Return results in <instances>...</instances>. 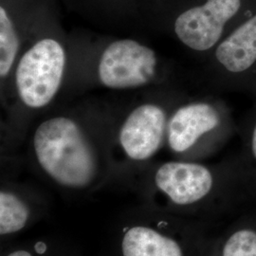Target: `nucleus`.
Listing matches in <instances>:
<instances>
[{
    "instance_id": "13",
    "label": "nucleus",
    "mask_w": 256,
    "mask_h": 256,
    "mask_svg": "<svg viewBox=\"0 0 256 256\" xmlns=\"http://www.w3.org/2000/svg\"><path fill=\"white\" fill-rule=\"evenodd\" d=\"M7 256H34L30 252L25 250H14Z\"/></svg>"
},
{
    "instance_id": "6",
    "label": "nucleus",
    "mask_w": 256,
    "mask_h": 256,
    "mask_svg": "<svg viewBox=\"0 0 256 256\" xmlns=\"http://www.w3.org/2000/svg\"><path fill=\"white\" fill-rule=\"evenodd\" d=\"M155 183L174 203L188 205L200 202L210 192L212 176L202 165L171 162L158 169Z\"/></svg>"
},
{
    "instance_id": "10",
    "label": "nucleus",
    "mask_w": 256,
    "mask_h": 256,
    "mask_svg": "<svg viewBox=\"0 0 256 256\" xmlns=\"http://www.w3.org/2000/svg\"><path fill=\"white\" fill-rule=\"evenodd\" d=\"M30 210L27 204L14 192H0V234H16L27 225Z\"/></svg>"
},
{
    "instance_id": "2",
    "label": "nucleus",
    "mask_w": 256,
    "mask_h": 256,
    "mask_svg": "<svg viewBox=\"0 0 256 256\" xmlns=\"http://www.w3.org/2000/svg\"><path fill=\"white\" fill-rule=\"evenodd\" d=\"M66 66L62 45L45 38L32 46L19 61L16 82L19 97L27 106L40 108L54 98Z\"/></svg>"
},
{
    "instance_id": "4",
    "label": "nucleus",
    "mask_w": 256,
    "mask_h": 256,
    "mask_svg": "<svg viewBox=\"0 0 256 256\" xmlns=\"http://www.w3.org/2000/svg\"><path fill=\"white\" fill-rule=\"evenodd\" d=\"M240 6V0H207L176 18V34L192 50H207L220 40L224 26L236 14Z\"/></svg>"
},
{
    "instance_id": "14",
    "label": "nucleus",
    "mask_w": 256,
    "mask_h": 256,
    "mask_svg": "<svg viewBox=\"0 0 256 256\" xmlns=\"http://www.w3.org/2000/svg\"><path fill=\"white\" fill-rule=\"evenodd\" d=\"M252 152L256 158V128L254 132V136H252Z\"/></svg>"
},
{
    "instance_id": "7",
    "label": "nucleus",
    "mask_w": 256,
    "mask_h": 256,
    "mask_svg": "<svg viewBox=\"0 0 256 256\" xmlns=\"http://www.w3.org/2000/svg\"><path fill=\"white\" fill-rule=\"evenodd\" d=\"M220 114L210 104H194L176 110L168 126L171 149L182 153L192 146L205 133L216 128Z\"/></svg>"
},
{
    "instance_id": "9",
    "label": "nucleus",
    "mask_w": 256,
    "mask_h": 256,
    "mask_svg": "<svg viewBox=\"0 0 256 256\" xmlns=\"http://www.w3.org/2000/svg\"><path fill=\"white\" fill-rule=\"evenodd\" d=\"M122 256H183L178 242L147 226H134L122 239Z\"/></svg>"
},
{
    "instance_id": "3",
    "label": "nucleus",
    "mask_w": 256,
    "mask_h": 256,
    "mask_svg": "<svg viewBox=\"0 0 256 256\" xmlns=\"http://www.w3.org/2000/svg\"><path fill=\"white\" fill-rule=\"evenodd\" d=\"M155 52L132 39L111 43L102 52L98 72L102 84L113 90L142 86L155 76Z\"/></svg>"
},
{
    "instance_id": "11",
    "label": "nucleus",
    "mask_w": 256,
    "mask_h": 256,
    "mask_svg": "<svg viewBox=\"0 0 256 256\" xmlns=\"http://www.w3.org/2000/svg\"><path fill=\"white\" fill-rule=\"evenodd\" d=\"M20 41L7 10L0 7V76L6 77L14 63Z\"/></svg>"
},
{
    "instance_id": "5",
    "label": "nucleus",
    "mask_w": 256,
    "mask_h": 256,
    "mask_svg": "<svg viewBox=\"0 0 256 256\" xmlns=\"http://www.w3.org/2000/svg\"><path fill=\"white\" fill-rule=\"evenodd\" d=\"M166 115L162 108L144 104L133 110L120 131V146L128 158L146 160L155 155L164 136Z\"/></svg>"
},
{
    "instance_id": "12",
    "label": "nucleus",
    "mask_w": 256,
    "mask_h": 256,
    "mask_svg": "<svg viewBox=\"0 0 256 256\" xmlns=\"http://www.w3.org/2000/svg\"><path fill=\"white\" fill-rule=\"evenodd\" d=\"M223 256H256V232L242 230L234 234L226 242Z\"/></svg>"
},
{
    "instance_id": "8",
    "label": "nucleus",
    "mask_w": 256,
    "mask_h": 256,
    "mask_svg": "<svg viewBox=\"0 0 256 256\" xmlns=\"http://www.w3.org/2000/svg\"><path fill=\"white\" fill-rule=\"evenodd\" d=\"M216 55L232 72H241L250 68L256 61V16L222 42Z\"/></svg>"
},
{
    "instance_id": "1",
    "label": "nucleus",
    "mask_w": 256,
    "mask_h": 256,
    "mask_svg": "<svg viewBox=\"0 0 256 256\" xmlns=\"http://www.w3.org/2000/svg\"><path fill=\"white\" fill-rule=\"evenodd\" d=\"M37 162L52 180L70 189H84L98 173V158L79 126L66 117L42 122L36 131Z\"/></svg>"
}]
</instances>
